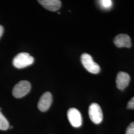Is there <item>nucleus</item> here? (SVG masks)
<instances>
[{"label": "nucleus", "mask_w": 134, "mask_h": 134, "mask_svg": "<svg viewBox=\"0 0 134 134\" xmlns=\"http://www.w3.org/2000/svg\"><path fill=\"white\" fill-rule=\"evenodd\" d=\"M10 127L8 121L3 115L0 110V130H7Z\"/></svg>", "instance_id": "10"}, {"label": "nucleus", "mask_w": 134, "mask_h": 134, "mask_svg": "<svg viewBox=\"0 0 134 134\" xmlns=\"http://www.w3.org/2000/svg\"><path fill=\"white\" fill-rule=\"evenodd\" d=\"M127 108L134 110V96L128 102L127 104Z\"/></svg>", "instance_id": "13"}, {"label": "nucleus", "mask_w": 134, "mask_h": 134, "mask_svg": "<svg viewBox=\"0 0 134 134\" xmlns=\"http://www.w3.org/2000/svg\"><path fill=\"white\" fill-rule=\"evenodd\" d=\"M126 134H134V122L129 125L126 130Z\"/></svg>", "instance_id": "12"}, {"label": "nucleus", "mask_w": 134, "mask_h": 134, "mask_svg": "<svg viewBox=\"0 0 134 134\" xmlns=\"http://www.w3.org/2000/svg\"><path fill=\"white\" fill-rule=\"evenodd\" d=\"M130 77L127 72H119L116 77V85L118 89L123 90L127 87L129 84Z\"/></svg>", "instance_id": "7"}, {"label": "nucleus", "mask_w": 134, "mask_h": 134, "mask_svg": "<svg viewBox=\"0 0 134 134\" xmlns=\"http://www.w3.org/2000/svg\"><path fill=\"white\" fill-rule=\"evenodd\" d=\"M81 61L83 67L87 71L94 74L100 71L99 66L93 60L91 55L87 53H83L81 56Z\"/></svg>", "instance_id": "2"}, {"label": "nucleus", "mask_w": 134, "mask_h": 134, "mask_svg": "<svg viewBox=\"0 0 134 134\" xmlns=\"http://www.w3.org/2000/svg\"><path fill=\"white\" fill-rule=\"evenodd\" d=\"M114 43L118 48H130L131 46V38L128 35L126 34H120L117 35L114 39Z\"/></svg>", "instance_id": "8"}, {"label": "nucleus", "mask_w": 134, "mask_h": 134, "mask_svg": "<svg viewBox=\"0 0 134 134\" xmlns=\"http://www.w3.org/2000/svg\"><path fill=\"white\" fill-rule=\"evenodd\" d=\"M34 58L27 53H20L14 57L13 64L18 69H22L32 65L34 62Z\"/></svg>", "instance_id": "1"}, {"label": "nucleus", "mask_w": 134, "mask_h": 134, "mask_svg": "<svg viewBox=\"0 0 134 134\" xmlns=\"http://www.w3.org/2000/svg\"><path fill=\"white\" fill-rule=\"evenodd\" d=\"M98 3L101 7L104 9H109L112 5V1L111 0L99 1Z\"/></svg>", "instance_id": "11"}, {"label": "nucleus", "mask_w": 134, "mask_h": 134, "mask_svg": "<svg viewBox=\"0 0 134 134\" xmlns=\"http://www.w3.org/2000/svg\"><path fill=\"white\" fill-rule=\"evenodd\" d=\"M67 116L72 126L78 128L82 125V117L80 112L76 108L69 109L67 112Z\"/></svg>", "instance_id": "5"}, {"label": "nucleus", "mask_w": 134, "mask_h": 134, "mask_svg": "<svg viewBox=\"0 0 134 134\" xmlns=\"http://www.w3.org/2000/svg\"><path fill=\"white\" fill-rule=\"evenodd\" d=\"M38 2L44 8L52 12L57 11L61 5V2L59 0H40Z\"/></svg>", "instance_id": "9"}, {"label": "nucleus", "mask_w": 134, "mask_h": 134, "mask_svg": "<svg viewBox=\"0 0 134 134\" xmlns=\"http://www.w3.org/2000/svg\"><path fill=\"white\" fill-rule=\"evenodd\" d=\"M3 32H4V27H3L2 25H0V38L2 36Z\"/></svg>", "instance_id": "14"}, {"label": "nucleus", "mask_w": 134, "mask_h": 134, "mask_svg": "<svg viewBox=\"0 0 134 134\" xmlns=\"http://www.w3.org/2000/svg\"><path fill=\"white\" fill-rule=\"evenodd\" d=\"M88 115L91 121L96 124H99L103 120V113L100 106L97 103L91 104L88 109Z\"/></svg>", "instance_id": "4"}, {"label": "nucleus", "mask_w": 134, "mask_h": 134, "mask_svg": "<svg viewBox=\"0 0 134 134\" xmlns=\"http://www.w3.org/2000/svg\"><path fill=\"white\" fill-rule=\"evenodd\" d=\"M52 102V96L49 92H46L41 96L38 103V107L41 111L45 112L48 110Z\"/></svg>", "instance_id": "6"}, {"label": "nucleus", "mask_w": 134, "mask_h": 134, "mask_svg": "<svg viewBox=\"0 0 134 134\" xmlns=\"http://www.w3.org/2000/svg\"><path fill=\"white\" fill-rule=\"evenodd\" d=\"M31 89V84L27 81H21L14 86L13 95L15 98H21L26 95Z\"/></svg>", "instance_id": "3"}]
</instances>
